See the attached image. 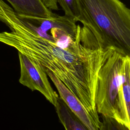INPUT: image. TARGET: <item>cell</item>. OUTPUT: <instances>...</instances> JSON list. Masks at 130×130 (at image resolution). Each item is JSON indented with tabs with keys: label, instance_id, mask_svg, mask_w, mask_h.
I'll use <instances>...</instances> for the list:
<instances>
[{
	"label": "cell",
	"instance_id": "6da1fadb",
	"mask_svg": "<svg viewBox=\"0 0 130 130\" xmlns=\"http://www.w3.org/2000/svg\"><path fill=\"white\" fill-rule=\"evenodd\" d=\"M76 38V47L63 48L20 23L7 34L4 43L53 73L100 124L94 91L104 48L93 39L79 40L77 35Z\"/></svg>",
	"mask_w": 130,
	"mask_h": 130
},
{
	"label": "cell",
	"instance_id": "7a4b0ae2",
	"mask_svg": "<svg viewBox=\"0 0 130 130\" xmlns=\"http://www.w3.org/2000/svg\"><path fill=\"white\" fill-rule=\"evenodd\" d=\"M79 21L102 48L130 56V10L120 0H77Z\"/></svg>",
	"mask_w": 130,
	"mask_h": 130
},
{
	"label": "cell",
	"instance_id": "3957f363",
	"mask_svg": "<svg viewBox=\"0 0 130 130\" xmlns=\"http://www.w3.org/2000/svg\"><path fill=\"white\" fill-rule=\"evenodd\" d=\"M104 48L94 91L96 111L101 115L114 118L130 128V113L123 95V82L130 67V56L111 47Z\"/></svg>",
	"mask_w": 130,
	"mask_h": 130
},
{
	"label": "cell",
	"instance_id": "277c9868",
	"mask_svg": "<svg viewBox=\"0 0 130 130\" xmlns=\"http://www.w3.org/2000/svg\"><path fill=\"white\" fill-rule=\"evenodd\" d=\"M20 66L19 82L32 91L37 90L54 107L59 95L53 90L48 80L45 69L39 63L18 52Z\"/></svg>",
	"mask_w": 130,
	"mask_h": 130
},
{
	"label": "cell",
	"instance_id": "5b68a950",
	"mask_svg": "<svg viewBox=\"0 0 130 130\" xmlns=\"http://www.w3.org/2000/svg\"><path fill=\"white\" fill-rule=\"evenodd\" d=\"M57 89L59 96L63 101L73 113L88 128L89 130H100V124L97 123L89 114L85 107L78 99L52 72L46 70Z\"/></svg>",
	"mask_w": 130,
	"mask_h": 130
},
{
	"label": "cell",
	"instance_id": "8992f818",
	"mask_svg": "<svg viewBox=\"0 0 130 130\" xmlns=\"http://www.w3.org/2000/svg\"><path fill=\"white\" fill-rule=\"evenodd\" d=\"M17 16L28 26L34 29L48 32L52 28H59L64 30L76 38L78 25L75 21L66 16L56 15L52 18H44L19 15Z\"/></svg>",
	"mask_w": 130,
	"mask_h": 130
},
{
	"label": "cell",
	"instance_id": "52a82bcc",
	"mask_svg": "<svg viewBox=\"0 0 130 130\" xmlns=\"http://www.w3.org/2000/svg\"><path fill=\"white\" fill-rule=\"evenodd\" d=\"M7 1L13 7L14 11L19 15L44 18H52L56 15L41 0Z\"/></svg>",
	"mask_w": 130,
	"mask_h": 130
},
{
	"label": "cell",
	"instance_id": "ba28073f",
	"mask_svg": "<svg viewBox=\"0 0 130 130\" xmlns=\"http://www.w3.org/2000/svg\"><path fill=\"white\" fill-rule=\"evenodd\" d=\"M55 107L58 117L65 130H89L59 96Z\"/></svg>",
	"mask_w": 130,
	"mask_h": 130
},
{
	"label": "cell",
	"instance_id": "9c48e42d",
	"mask_svg": "<svg viewBox=\"0 0 130 130\" xmlns=\"http://www.w3.org/2000/svg\"><path fill=\"white\" fill-rule=\"evenodd\" d=\"M64 12V15L75 22L79 21L80 14L77 0H56Z\"/></svg>",
	"mask_w": 130,
	"mask_h": 130
},
{
	"label": "cell",
	"instance_id": "30bf717a",
	"mask_svg": "<svg viewBox=\"0 0 130 130\" xmlns=\"http://www.w3.org/2000/svg\"><path fill=\"white\" fill-rule=\"evenodd\" d=\"M100 130H130L125 124L114 118L102 115Z\"/></svg>",
	"mask_w": 130,
	"mask_h": 130
},
{
	"label": "cell",
	"instance_id": "8fae6325",
	"mask_svg": "<svg viewBox=\"0 0 130 130\" xmlns=\"http://www.w3.org/2000/svg\"><path fill=\"white\" fill-rule=\"evenodd\" d=\"M122 86L125 106L127 111L130 113V67L126 70Z\"/></svg>",
	"mask_w": 130,
	"mask_h": 130
},
{
	"label": "cell",
	"instance_id": "7c38bea8",
	"mask_svg": "<svg viewBox=\"0 0 130 130\" xmlns=\"http://www.w3.org/2000/svg\"><path fill=\"white\" fill-rule=\"evenodd\" d=\"M43 4L49 9L53 10H58V4L56 0H41Z\"/></svg>",
	"mask_w": 130,
	"mask_h": 130
}]
</instances>
